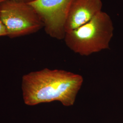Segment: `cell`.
Returning a JSON list of instances; mask_svg holds the SVG:
<instances>
[{"mask_svg": "<svg viewBox=\"0 0 123 123\" xmlns=\"http://www.w3.org/2000/svg\"><path fill=\"white\" fill-rule=\"evenodd\" d=\"M83 82L81 75L64 70L32 72L22 77L23 100L28 105L58 101L64 106H72Z\"/></svg>", "mask_w": 123, "mask_h": 123, "instance_id": "6da1fadb", "label": "cell"}, {"mask_svg": "<svg viewBox=\"0 0 123 123\" xmlns=\"http://www.w3.org/2000/svg\"><path fill=\"white\" fill-rule=\"evenodd\" d=\"M114 30L110 16L102 11L86 23L66 32L64 40L73 52L88 56L110 49Z\"/></svg>", "mask_w": 123, "mask_h": 123, "instance_id": "7a4b0ae2", "label": "cell"}, {"mask_svg": "<svg viewBox=\"0 0 123 123\" xmlns=\"http://www.w3.org/2000/svg\"><path fill=\"white\" fill-rule=\"evenodd\" d=\"M0 17L7 36L11 38L35 33L44 27L29 3L6 0L0 4Z\"/></svg>", "mask_w": 123, "mask_h": 123, "instance_id": "3957f363", "label": "cell"}, {"mask_svg": "<svg viewBox=\"0 0 123 123\" xmlns=\"http://www.w3.org/2000/svg\"><path fill=\"white\" fill-rule=\"evenodd\" d=\"M73 0H36L29 3L43 23L45 31L51 37L64 39L65 26Z\"/></svg>", "mask_w": 123, "mask_h": 123, "instance_id": "277c9868", "label": "cell"}, {"mask_svg": "<svg viewBox=\"0 0 123 123\" xmlns=\"http://www.w3.org/2000/svg\"><path fill=\"white\" fill-rule=\"evenodd\" d=\"M101 0H73L66 22V32L90 21L102 12Z\"/></svg>", "mask_w": 123, "mask_h": 123, "instance_id": "5b68a950", "label": "cell"}, {"mask_svg": "<svg viewBox=\"0 0 123 123\" xmlns=\"http://www.w3.org/2000/svg\"><path fill=\"white\" fill-rule=\"evenodd\" d=\"M7 32L3 23L1 22L0 17V37L7 36Z\"/></svg>", "mask_w": 123, "mask_h": 123, "instance_id": "8992f818", "label": "cell"}, {"mask_svg": "<svg viewBox=\"0 0 123 123\" xmlns=\"http://www.w3.org/2000/svg\"><path fill=\"white\" fill-rule=\"evenodd\" d=\"M17 1H20V2H26V3H31V2H33L36 0H13Z\"/></svg>", "mask_w": 123, "mask_h": 123, "instance_id": "52a82bcc", "label": "cell"}, {"mask_svg": "<svg viewBox=\"0 0 123 123\" xmlns=\"http://www.w3.org/2000/svg\"><path fill=\"white\" fill-rule=\"evenodd\" d=\"M6 0H0V4L2 3L3 2H4V1H6Z\"/></svg>", "mask_w": 123, "mask_h": 123, "instance_id": "ba28073f", "label": "cell"}]
</instances>
